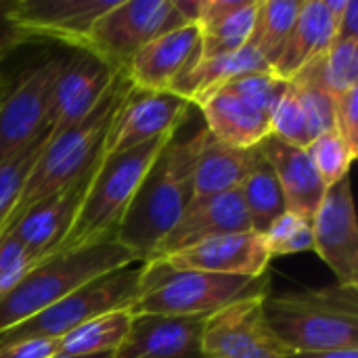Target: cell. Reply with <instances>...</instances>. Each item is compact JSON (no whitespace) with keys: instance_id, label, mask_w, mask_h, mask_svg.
<instances>
[{"instance_id":"6da1fadb","label":"cell","mask_w":358,"mask_h":358,"mask_svg":"<svg viewBox=\"0 0 358 358\" xmlns=\"http://www.w3.org/2000/svg\"><path fill=\"white\" fill-rule=\"evenodd\" d=\"M206 138V126L187 138H178L176 132L143 178L115 235L141 264L151 260L159 241L193 201V170Z\"/></svg>"},{"instance_id":"7a4b0ae2","label":"cell","mask_w":358,"mask_h":358,"mask_svg":"<svg viewBox=\"0 0 358 358\" xmlns=\"http://www.w3.org/2000/svg\"><path fill=\"white\" fill-rule=\"evenodd\" d=\"M262 310L287 352L358 348V285L334 283L266 296Z\"/></svg>"},{"instance_id":"3957f363","label":"cell","mask_w":358,"mask_h":358,"mask_svg":"<svg viewBox=\"0 0 358 358\" xmlns=\"http://www.w3.org/2000/svg\"><path fill=\"white\" fill-rule=\"evenodd\" d=\"M128 88L130 82L126 78V71H117L101 103L82 122L55 136H48V143L44 145L34 170L29 172L23 185L8 229L15 222H19V218L27 210L38 206L42 199L55 195L57 191H61L63 187H67L69 182H73L76 178L84 176L94 168V164L105 153L109 128Z\"/></svg>"},{"instance_id":"277c9868","label":"cell","mask_w":358,"mask_h":358,"mask_svg":"<svg viewBox=\"0 0 358 358\" xmlns=\"http://www.w3.org/2000/svg\"><path fill=\"white\" fill-rule=\"evenodd\" d=\"M172 136L155 138L122 155H103L67 235L50 256L113 241L143 178Z\"/></svg>"},{"instance_id":"5b68a950","label":"cell","mask_w":358,"mask_h":358,"mask_svg":"<svg viewBox=\"0 0 358 358\" xmlns=\"http://www.w3.org/2000/svg\"><path fill=\"white\" fill-rule=\"evenodd\" d=\"M268 273L262 277L210 275L170 271L162 262H145L141 296L130 306L132 317H210L243 298L268 296Z\"/></svg>"},{"instance_id":"8992f818","label":"cell","mask_w":358,"mask_h":358,"mask_svg":"<svg viewBox=\"0 0 358 358\" xmlns=\"http://www.w3.org/2000/svg\"><path fill=\"white\" fill-rule=\"evenodd\" d=\"M132 264L141 262L115 239L42 260L4 300H0V334L27 321L82 285Z\"/></svg>"},{"instance_id":"52a82bcc","label":"cell","mask_w":358,"mask_h":358,"mask_svg":"<svg viewBox=\"0 0 358 358\" xmlns=\"http://www.w3.org/2000/svg\"><path fill=\"white\" fill-rule=\"evenodd\" d=\"M141 277L143 264L107 273L29 317L27 321L2 331L0 344L21 340H59L94 317L130 308L141 296Z\"/></svg>"},{"instance_id":"ba28073f","label":"cell","mask_w":358,"mask_h":358,"mask_svg":"<svg viewBox=\"0 0 358 358\" xmlns=\"http://www.w3.org/2000/svg\"><path fill=\"white\" fill-rule=\"evenodd\" d=\"M185 23L176 0H115L94 21L84 52L111 71H126L145 44Z\"/></svg>"},{"instance_id":"9c48e42d","label":"cell","mask_w":358,"mask_h":358,"mask_svg":"<svg viewBox=\"0 0 358 358\" xmlns=\"http://www.w3.org/2000/svg\"><path fill=\"white\" fill-rule=\"evenodd\" d=\"M65 57H48L25 69L0 107V164L50 130V96Z\"/></svg>"},{"instance_id":"30bf717a","label":"cell","mask_w":358,"mask_h":358,"mask_svg":"<svg viewBox=\"0 0 358 358\" xmlns=\"http://www.w3.org/2000/svg\"><path fill=\"white\" fill-rule=\"evenodd\" d=\"M264 298H243L206 317L201 358H289L264 319Z\"/></svg>"},{"instance_id":"8fae6325","label":"cell","mask_w":358,"mask_h":358,"mask_svg":"<svg viewBox=\"0 0 358 358\" xmlns=\"http://www.w3.org/2000/svg\"><path fill=\"white\" fill-rule=\"evenodd\" d=\"M191 101L176 92L138 90L130 84L105 141V157L122 155L162 136H172L189 120Z\"/></svg>"},{"instance_id":"7c38bea8","label":"cell","mask_w":358,"mask_h":358,"mask_svg":"<svg viewBox=\"0 0 358 358\" xmlns=\"http://www.w3.org/2000/svg\"><path fill=\"white\" fill-rule=\"evenodd\" d=\"M6 19L34 44L52 40L84 50L94 21L115 0H2Z\"/></svg>"},{"instance_id":"4fadbf2b","label":"cell","mask_w":358,"mask_h":358,"mask_svg":"<svg viewBox=\"0 0 358 358\" xmlns=\"http://www.w3.org/2000/svg\"><path fill=\"white\" fill-rule=\"evenodd\" d=\"M310 222L313 252L334 271L338 283L358 285V222L348 176L325 191Z\"/></svg>"},{"instance_id":"5bb4252c","label":"cell","mask_w":358,"mask_h":358,"mask_svg":"<svg viewBox=\"0 0 358 358\" xmlns=\"http://www.w3.org/2000/svg\"><path fill=\"white\" fill-rule=\"evenodd\" d=\"M170 271H195L210 275L262 277L268 273L271 254L264 237L256 231H241L206 239L197 245L170 254L162 260Z\"/></svg>"},{"instance_id":"9a60e30c","label":"cell","mask_w":358,"mask_h":358,"mask_svg":"<svg viewBox=\"0 0 358 358\" xmlns=\"http://www.w3.org/2000/svg\"><path fill=\"white\" fill-rule=\"evenodd\" d=\"M115 73L84 50L65 57L50 96V134L55 136L82 122L101 103Z\"/></svg>"},{"instance_id":"2e32d148","label":"cell","mask_w":358,"mask_h":358,"mask_svg":"<svg viewBox=\"0 0 358 358\" xmlns=\"http://www.w3.org/2000/svg\"><path fill=\"white\" fill-rule=\"evenodd\" d=\"M199 40V27L195 23H185L153 38L128 63V82L138 90H172V86L197 61Z\"/></svg>"},{"instance_id":"e0dca14e","label":"cell","mask_w":358,"mask_h":358,"mask_svg":"<svg viewBox=\"0 0 358 358\" xmlns=\"http://www.w3.org/2000/svg\"><path fill=\"white\" fill-rule=\"evenodd\" d=\"M252 231L243 199L239 191L193 199L180 220L172 227V231L159 241L151 260H162L170 254L197 245L206 239ZM149 260V262H151Z\"/></svg>"},{"instance_id":"ac0fdd59","label":"cell","mask_w":358,"mask_h":358,"mask_svg":"<svg viewBox=\"0 0 358 358\" xmlns=\"http://www.w3.org/2000/svg\"><path fill=\"white\" fill-rule=\"evenodd\" d=\"M99 162L94 164V168L90 172H86L84 176L76 178L73 182H69L55 195L42 199L38 206L27 210L19 218V222H15L6 233L13 235L17 241H21L25 248H29L40 260H46L57 250V245L63 241V237L67 235V231L82 206V199L88 191V185L92 180V174H94Z\"/></svg>"},{"instance_id":"d6986e66","label":"cell","mask_w":358,"mask_h":358,"mask_svg":"<svg viewBox=\"0 0 358 358\" xmlns=\"http://www.w3.org/2000/svg\"><path fill=\"white\" fill-rule=\"evenodd\" d=\"M203 321V317H134L111 358H201Z\"/></svg>"},{"instance_id":"ffe728a7","label":"cell","mask_w":358,"mask_h":358,"mask_svg":"<svg viewBox=\"0 0 358 358\" xmlns=\"http://www.w3.org/2000/svg\"><path fill=\"white\" fill-rule=\"evenodd\" d=\"M260 0H199L195 25L199 27V57L216 59L248 46Z\"/></svg>"},{"instance_id":"44dd1931","label":"cell","mask_w":358,"mask_h":358,"mask_svg":"<svg viewBox=\"0 0 358 358\" xmlns=\"http://www.w3.org/2000/svg\"><path fill=\"white\" fill-rule=\"evenodd\" d=\"M258 151L277 174L285 197V210L313 220V214L317 212L327 189L323 187L306 149L294 147L268 134L258 145Z\"/></svg>"},{"instance_id":"7402d4cb","label":"cell","mask_w":358,"mask_h":358,"mask_svg":"<svg viewBox=\"0 0 358 358\" xmlns=\"http://www.w3.org/2000/svg\"><path fill=\"white\" fill-rule=\"evenodd\" d=\"M210 136L233 149H254L271 134V120L237 94L220 88L199 103Z\"/></svg>"},{"instance_id":"603a6c76","label":"cell","mask_w":358,"mask_h":358,"mask_svg":"<svg viewBox=\"0 0 358 358\" xmlns=\"http://www.w3.org/2000/svg\"><path fill=\"white\" fill-rule=\"evenodd\" d=\"M336 15L327 6V0H302L289 42L273 67V73L281 80H294L304 67L321 59L334 44Z\"/></svg>"},{"instance_id":"cb8c5ba5","label":"cell","mask_w":358,"mask_h":358,"mask_svg":"<svg viewBox=\"0 0 358 358\" xmlns=\"http://www.w3.org/2000/svg\"><path fill=\"white\" fill-rule=\"evenodd\" d=\"M258 159V149H233L208 138L197 155L193 170V199L239 191Z\"/></svg>"},{"instance_id":"d4e9b609","label":"cell","mask_w":358,"mask_h":358,"mask_svg":"<svg viewBox=\"0 0 358 358\" xmlns=\"http://www.w3.org/2000/svg\"><path fill=\"white\" fill-rule=\"evenodd\" d=\"M130 308H120L94 317L63 338H59V355L61 357H99L113 355L122 342L126 340L132 325Z\"/></svg>"},{"instance_id":"484cf974","label":"cell","mask_w":358,"mask_h":358,"mask_svg":"<svg viewBox=\"0 0 358 358\" xmlns=\"http://www.w3.org/2000/svg\"><path fill=\"white\" fill-rule=\"evenodd\" d=\"M302 0H260L250 46L273 69L294 31Z\"/></svg>"},{"instance_id":"4316f807","label":"cell","mask_w":358,"mask_h":358,"mask_svg":"<svg viewBox=\"0 0 358 358\" xmlns=\"http://www.w3.org/2000/svg\"><path fill=\"white\" fill-rule=\"evenodd\" d=\"M239 193H241L252 231L260 235L285 212V197L277 180V174L271 168V164L262 157L260 151H258V159L252 172L241 182Z\"/></svg>"},{"instance_id":"83f0119b","label":"cell","mask_w":358,"mask_h":358,"mask_svg":"<svg viewBox=\"0 0 358 358\" xmlns=\"http://www.w3.org/2000/svg\"><path fill=\"white\" fill-rule=\"evenodd\" d=\"M48 136H50V130L40 134L36 141L21 147L6 162L0 164V237H4V233L8 231L13 212H15L21 191H23V185H25L29 172L34 170L44 145L48 143Z\"/></svg>"},{"instance_id":"f1b7e54d","label":"cell","mask_w":358,"mask_h":358,"mask_svg":"<svg viewBox=\"0 0 358 358\" xmlns=\"http://www.w3.org/2000/svg\"><path fill=\"white\" fill-rule=\"evenodd\" d=\"M308 67L334 99L344 94L358 86V40L331 44L329 50Z\"/></svg>"},{"instance_id":"f546056e","label":"cell","mask_w":358,"mask_h":358,"mask_svg":"<svg viewBox=\"0 0 358 358\" xmlns=\"http://www.w3.org/2000/svg\"><path fill=\"white\" fill-rule=\"evenodd\" d=\"M306 153L325 189L334 187L336 182L348 176L350 166L358 155L338 130H327L321 136H317L306 147Z\"/></svg>"},{"instance_id":"4dcf8cb0","label":"cell","mask_w":358,"mask_h":358,"mask_svg":"<svg viewBox=\"0 0 358 358\" xmlns=\"http://www.w3.org/2000/svg\"><path fill=\"white\" fill-rule=\"evenodd\" d=\"M266 250L273 258L296 256L313 250V222L296 212L285 210L264 233Z\"/></svg>"},{"instance_id":"1f68e13d","label":"cell","mask_w":358,"mask_h":358,"mask_svg":"<svg viewBox=\"0 0 358 358\" xmlns=\"http://www.w3.org/2000/svg\"><path fill=\"white\" fill-rule=\"evenodd\" d=\"M287 86H289V82L275 76L273 69H264V71L245 73V76L229 82L222 88L237 94L239 99H243L245 103H250L252 107H256L260 113H264L271 120L273 111L277 109L281 96L287 90Z\"/></svg>"},{"instance_id":"d6a6232c","label":"cell","mask_w":358,"mask_h":358,"mask_svg":"<svg viewBox=\"0 0 358 358\" xmlns=\"http://www.w3.org/2000/svg\"><path fill=\"white\" fill-rule=\"evenodd\" d=\"M271 134L300 149H306L313 143L304 107L292 84L287 86L285 94L271 115Z\"/></svg>"},{"instance_id":"836d02e7","label":"cell","mask_w":358,"mask_h":358,"mask_svg":"<svg viewBox=\"0 0 358 358\" xmlns=\"http://www.w3.org/2000/svg\"><path fill=\"white\" fill-rule=\"evenodd\" d=\"M42 260L13 235L0 237V300H4Z\"/></svg>"},{"instance_id":"e575fe53","label":"cell","mask_w":358,"mask_h":358,"mask_svg":"<svg viewBox=\"0 0 358 358\" xmlns=\"http://www.w3.org/2000/svg\"><path fill=\"white\" fill-rule=\"evenodd\" d=\"M334 130L358 153V86L334 99Z\"/></svg>"},{"instance_id":"d590c367","label":"cell","mask_w":358,"mask_h":358,"mask_svg":"<svg viewBox=\"0 0 358 358\" xmlns=\"http://www.w3.org/2000/svg\"><path fill=\"white\" fill-rule=\"evenodd\" d=\"M57 355V340H21L0 344V358H52Z\"/></svg>"},{"instance_id":"8d00e7d4","label":"cell","mask_w":358,"mask_h":358,"mask_svg":"<svg viewBox=\"0 0 358 358\" xmlns=\"http://www.w3.org/2000/svg\"><path fill=\"white\" fill-rule=\"evenodd\" d=\"M346 40H358V0H346L344 10L336 19L334 44Z\"/></svg>"},{"instance_id":"74e56055","label":"cell","mask_w":358,"mask_h":358,"mask_svg":"<svg viewBox=\"0 0 358 358\" xmlns=\"http://www.w3.org/2000/svg\"><path fill=\"white\" fill-rule=\"evenodd\" d=\"M31 44L4 15V2L0 0V63L2 59H6L13 50H17L19 46Z\"/></svg>"},{"instance_id":"f35d334b","label":"cell","mask_w":358,"mask_h":358,"mask_svg":"<svg viewBox=\"0 0 358 358\" xmlns=\"http://www.w3.org/2000/svg\"><path fill=\"white\" fill-rule=\"evenodd\" d=\"M289 358H358V348L327 350V352H289Z\"/></svg>"},{"instance_id":"ab89813d","label":"cell","mask_w":358,"mask_h":358,"mask_svg":"<svg viewBox=\"0 0 358 358\" xmlns=\"http://www.w3.org/2000/svg\"><path fill=\"white\" fill-rule=\"evenodd\" d=\"M13 84H15V78H13L10 73H6V71L0 69V107H2V103H4V99L8 96Z\"/></svg>"}]
</instances>
